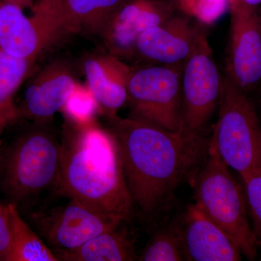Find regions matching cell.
<instances>
[{
	"label": "cell",
	"mask_w": 261,
	"mask_h": 261,
	"mask_svg": "<svg viewBox=\"0 0 261 261\" xmlns=\"http://www.w3.org/2000/svg\"><path fill=\"white\" fill-rule=\"evenodd\" d=\"M126 222V221H124ZM113 229L99 233L73 249L58 252V260L130 261L137 260L135 239L123 226V223Z\"/></svg>",
	"instance_id": "obj_16"
},
{
	"label": "cell",
	"mask_w": 261,
	"mask_h": 261,
	"mask_svg": "<svg viewBox=\"0 0 261 261\" xmlns=\"http://www.w3.org/2000/svg\"><path fill=\"white\" fill-rule=\"evenodd\" d=\"M248 96L251 99L252 102L253 103L254 107L256 110L257 114L261 118V86Z\"/></svg>",
	"instance_id": "obj_25"
},
{
	"label": "cell",
	"mask_w": 261,
	"mask_h": 261,
	"mask_svg": "<svg viewBox=\"0 0 261 261\" xmlns=\"http://www.w3.org/2000/svg\"><path fill=\"white\" fill-rule=\"evenodd\" d=\"M87 87L99 108L112 118L118 110L128 102V86L130 69L118 57L98 56L87 58L84 63Z\"/></svg>",
	"instance_id": "obj_15"
},
{
	"label": "cell",
	"mask_w": 261,
	"mask_h": 261,
	"mask_svg": "<svg viewBox=\"0 0 261 261\" xmlns=\"http://www.w3.org/2000/svg\"><path fill=\"white\" fill-rule=\"evenodd\" d=\"M35 216L39 231L58 252L73 250L99 233L119 226L125 219L79 201Z\"/></svg>",
	"instance_id": "obj_10"
},
{
	"label": "cell",
	"mask_w": 261,
	"mask_h": 261,
	"mask_svg": "<svg viewBox=\"0 0 261 261\" xmlns=\"http://www.w3.org/2000/svg\"><path fill=\"white\" fill-rule=\"evenodd\" d=\"M179 225L185 260H242L236 243L197 204L187 207Z\"/></svg>",
	"instance_id": "obj_13"
},
{
	"label": "cell",
	"mask_w": 261,
	"mask_h": 261,
	"mask_svg": "<svg viewBox=\"0 0 261 261\" xmlns=\"http://www.w3.org/2000/svg\"><path fill=\"white\" fill-rule=\"evenodd\" d=\"M249 208L255 223V235L261 238V168L242 176Z\"/></svg>",
	"instance_id": "obj_23"
},
{
	"label": "cell",
	"mask_w": 261,
	"mask_h": 261,
	"mask_svg": "<svg viewBox=\"0 0 261 261\" xmlns=\"http://www.w3.org/2000/svg\"><path fill=\"white\" fill-rule=\"evenodd\" d=\"M11 250L8 205H3L0 203V260L10 261Z\"/></svg>",
	"instance_id": "obj_24"
},
{
	"label": "cell",
	"mask_w": 261,
	"mask_h": 261,
	"mask_svg": "<svg viewBox=\"0 0 261 261\" xmlns=\"http://www.w3.org/2000/svg\"><path fill=\"white\" fill-rule=\"evenodd\" d=\"M173 15V7L163 2L135 0L119 7L102 32L106 45L113 56H129L144 32Z\"/></svg>",
	"instance_id": "obj_12"
},
{
	"label": "cell",
	"mask_w": 261,
	"mask_h": 261,
	"mask_svg": "<svg viewBox=\"0 0 261 261\" xmlns=\"http://www.w3.org/2000/svg\"><path fill=\"white\" fill-rule=\"evenodd\" d=\"M58 191L107 214L128 220L134 204L115 136L95 121L68 122L61 142Z\"/></svg>",
	"instance_id": "obj_2"
},
{
	"label": "cell",
	"mask_w": 261,
	"mask_h": 261,
	"mask_svg": "<svg viewBox=\"0 0 261 261\" xmlns=\"http://www.w3.org/2000/svg\"><path fill=\"white\" fill-rule=\"evenodd\" d=\"M211 136L224 162L241 177L261 168V118L249 96L226 75Z\"/></svg>",
	"instance_id": "obj_4"
},
{
	"label": "cell",
	"mask_w": 261,
	"mask_h": 261,
	"mask_svg": "<svg viewBox=\"0 0 261 261\" xmlns=\"http://www.w3.org/2000/svg\"><path fill=\"white\" fill-rule=\"evenodd\" d=\"M8 208L12 245L10 261L58 260L56 255L24 221L17 205L10 202Z\"/></svg>",
	"instance_id": "obj_19"
},
{
	"label": "cell",
	"mask_w": 261,
	"mask_h": 261,
	"mask_svg": "<svg viewBox=\"0 0 261 261\" xmlns=\"http://www.w3.org/2000/svg\"><path fill=\"white\" fill-rule=\"evenodd\" d=\"M111 119L134 206L148 217L163 214L203 163L210 136L193 138L130 116Z\"/></svg>",
	"instance_id": "obj_1"
},
{
	"label": "cell",
	"mask_w": 261,
	"mask_h": 261,
	"mask_svg": "<svg viewBox=\"0 0 261 261\" xmlns=\"http://www.w3.org/2000/svg\"><path fill=\"white\" fill-rule=\"evenodd\" d=\"M66 33L63 0H41L27 16L13 3L0 5V50L35 61Z\"/></svg>",
	"instance_id": "obj_7"
},
{
	"label": "cell",
	"mask_w": 261,
	"mask_h": 261,
	"mask_svg": "<svg viewBox=\"0 0 261 261\" xmlns=\"http://www.w3.org/2000/svg\"><path fill=\"white\" fill-rule=\"evenodd\" d=\"M240 1L252 7H257L261 4V0H240Z\"/></svg>",
	"instance_id": "obj_26"
},
{
	"label": "cell",
	"mask_w": 261,
	"mask_h": 261,
	"mask_svg": "<svg viewBox=\"0 0 261 261\" xmlns=\"http://www.w3.org/2000/svg\"><path fill=\"white\" fill-rule=\"evenodd\" d=\"M138 260L142 261L185 260L179 222L154 235L144 249Z\"/></svg>",
	"instance_id": "obj_20"
},
{
	"label": "cell",
	"mask_w": 261,
	"mask_h": 261,
	"mask_svg": "<svg viewBox=\"0 0 261 261\" xmlns=\"http://www.w3.org/2000/svg\"><path fill=\"white\" fill-rule=\"evenodd\" d=\"M222 77L205 33L184 63L181 77L182 132L193 138L207 137L219 108Z\"/></svg>",
	"instance_id": "obj_8"
},
{
	"label": "cell",
	"mask_w": 261,
	"mask_h": 261,
	"mask_svg": "<svg viewBox=\"0 0 261 261\" xmlns=\"http://www.w3.org/2000/svg\"><path fill=\"white\" fill-rule=\"evenodd\" d=\"M183 66L152 64L130 69L127 86L130 117L182 132Z\"/></svg>",
	"instance_id": "obj_6"
},
{
	"label": "cell",
	"mask_w": 261,
	"mask_h": 261,
	"mask_svg": "<svg viewBox=\"0 0 261 261\" xmlns=\"http://www.w3.org/2000/svg\"><path fill=\"white\" fill-rule=\"evenodd\" d=\"M229 7L226 75L250 95L261 86V13L240 0Z\"/></svg>",
	"instance_id": "obj_9"
},
{
	"label": "cell",
	"mask_w": 261,
	"mask_h": 261,
	"mask_svg": "<svg viewBox=\"0 0 261 261\" xmlns=\"http://www.w3.org/2000/svg\"><path fill=\"white\" fill-rule=\"evenodd\" d=\"M34 62L15 58L0 50V122L5 126L18 118L15 96Z\"/></svg>",
	"instance_id": "obj_18"
},
{
	"label": "cell",
	"mask_w": 261,
	"mask_h": 261,
	"mask_svg": "<svg viewBox=\"0 0 261 261\" xmlns=\"http://www.w3.org/2000/svg\"><path fill=\"white\" fill-rule=\"evenodd\" d=\"M181 9L202 23L211 25L226 11L228 0H178Z\"/></svg>",
	"instance_id": "obj_22"
},
{
	"label": "cell",
	"mask_w": 261,
	"mask_h": 261,
	"mask_svg": "<svg viewBox=\"0 0 261 261\" xmlns=\"http://www.w3.org/2000/svg\"><path fill=\"white\" fill-rule=\"evenodd\" d=\"M121 0H63L66 33L102 32Z\"/></svg>",
	"instance_id": "obj_17"
},
{
	"label": "cell",
	"mask_w": 261,
	"mask_h": 261,
	"mask_svg": "<svg viewBox=\"0 0 261 261\" xmlns=\"http://www.w3.org/2000/svg\"><path fill=\"white\" fill-rule=\"evenodd\" d=\"M260 260H261V257H260Z\"/></svg>",
	"instance_id": "obj_28"
},
{
	"label": "cell",
	"mask_w": 261,
	"mask_h": 261,
	"mask_svg": "<svg viewBox=\"0 0 261 261\" xmlns=\"http://www.w3.org/2000/svg\"><path fill=\"white\" fill-rule=\"evenodd\" d=\"M202 32L191 18L173 15L144 32L136 42L135 51L152 64H184Z\"/></svg>",
	"instance_id": "obj_11"
},
{
	"label": "cell",
	"mask_w": 261,
	"mask_h": 261,
	"mask_svg": "<svg viewBox=\"0 0 261 261\" xmlns=\"http://www.w3.org/2000/svg\"><path fill=\"white\" fill-rule=\"evenodd\" d=\"M190 183L195 203L227 233L243 255L255 260L258 241L250 225L243 189L220 156L211 135L207 155Z\"/></svg>",
	"instance_id": "obj_3"
},
{
	"label": "cell",
	"mask_w": 261,
	"mask_h": 261,
	"mask_svg": "<svg viewBox=\"0 0 261 261\" xmlns=\"http://www.w3.org/2000/svg\"><path fill=\"white\" fill-rule=\"evenodd\" d=\"M61 142L42 128L27 132L12 144L2 164L5 192L15 204L58 188Z\"/></svg>",
	"instance_id": "obj_5"
},
{
	"label": "cell",
	"mask_w": 261,
	"mask_h": 261,
	"mask_svg": "<svg viewBox=\"0 0 261 261\" xmlns=\"http://www.w3.org/2000/svg\"><path fill=\"white\" fill-rule=\"evenodd\" d=\"M99 105L89 87L77 84L65 106L62 108L68 122L85 125L95 121Z\"/></svg>",
	"instance_id": "obj_21"
},
{
	"label": "cell",
	"mask_w": 261,
	"mask_h": 261,
	"mask_svg": "<svg viewBox=\"0 0 261 261\" xmlns=\"http://www.w3.org/2000/svg\"><path fill=\"white\" fill-rule=\"evenodd\" d=\"M5 128V126L4 124L0 122V138H1L2 134H3V130Z\"/></svg>",
	"instance_id": "obj_27"
},
{
	"label": "cell",
	"mask_w": 261,
	"mask_h": 261,
	"mask_svg": "<svg viewBox=\"0 0 261 261\" xmlns=\"http://www.w3.org/2000/svg\"><path fill=\"white\" fill-rule=\"evenodd\" d=\"M76 84L66 65H49L25 89L24 114L39 123H45L61 111Z\"/></svg>",
	"instance_id": "obj_14"
}]
</instances>
